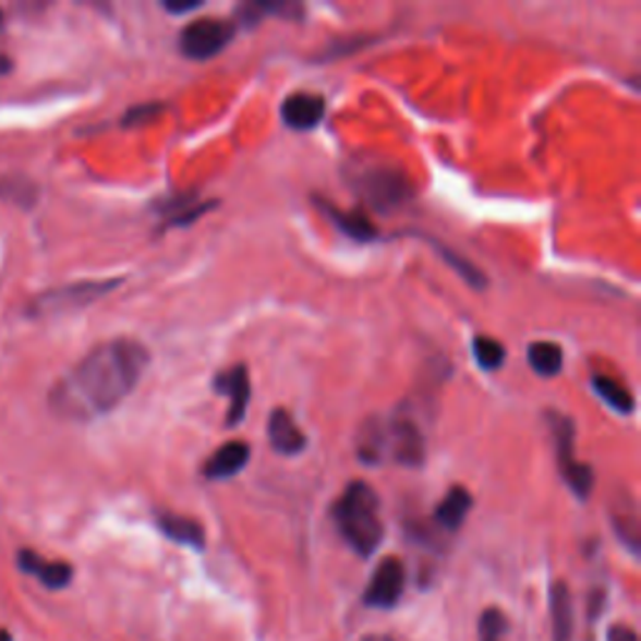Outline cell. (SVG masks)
<instances>
[{
	"mask_svg": "<svg viewBox=\"0 0 641 641\" xmlns=\"http://www.w3.org/2000/svg\"><path fill=\"white\" fill-rule=\"evenodd\" d=\"M249 457H251V449L246 442H231L221 446V449H218L214 457L204 463V471H201V474L210 481L231 479L239 474V471L246 469Z\"/></svg>",
	"mask_w": 641,
	"mask_h": 641,
	"instance_id": "cell-11",
	"label": "cell"
},
{
	"mask_svg": "<svg viewBox=\"0 0 641 641\" xmlns=\"http://www.w3.org/2000/svg\"><path fill=\"white\" fill-rule=\"evenodd\" d=\"M384 451H389L396 463L403 467H421L424 463V438L413 421L396 419L389 428L382 426Z\"/></svg>",
	"mask_w": 641,
	"mask_h": 641,
	"instance_id": "cell-7",
	"label": "cell"
},
{
	"mask_svg": "<svg viewBox=\"0 0 641 641\" xmlns=\"http://www.w3.org/2000/svg\"><path fill=\"white\" fill-rule=\"evenodd\" d=\"M268 438H271L274 449L283 457H297L306 449V436L293 424L291 413L283 409H276L268 419Z\"/></svg>",
	"mask_w": 641,
	"mask_h": 641,
	"instance_id": "cell-13",
	"label": "cell"
},
{
	"mask_svg": "<svg viewBox=\"0 0 641 641\" xmlns=\"http://www.w3.org/2000/svg\"><path fill=\"white\" fill-rule=\"evenodd\" d=\"M0 28H3V13H0Z\"/></svg>",
	"mask_w": 641,
	"mask_h": 641,
	"instance_id": "cell-29",
	"label": "cell"
},
{
	"mask_svg": "<svg viewBox=\"0 0 641 641\" xmlns=\"http://www.w3.org/2000/svg\"><path fill=\"white\" fill-rule=\"evenodd\" d=\"M19 567L31 573V577L40 579V584L48 586V589H63L71 584L73 579V569L69 567V564L63 561H46L44 556H38L36 552L31 549H23L19 554Z\"/></svg>",
	"mask_w": 641,
	"mask_h": 641,
	"instance_id": "cell-12",
	"label": "cell"
},
{
	"mask_svg": "<svg viewBox=\"0 0 641 641\" xmlns=\"http://www.w3.org/2000/svg\"><path fill=\"white\" fill-rule=\"evenodd\" d=\"M469 509H471V494L467 492V488L453 486L451 492L444 496V501L438 504L436 521L446 531H457L463 524V519H467Z\"/></svg>",
	"mask_w": 641,
	"mask_h": 641,
	"instance_id": "cell-16",
	"label": "cell"
},
{
	"mask_svg": "<svg viewBox=\"0 0 641 641\" xmlns=\"http://www.w3.org/2000/svg\"><path fill=\"white\" fill-rule=\"evenodd\" d=\"M158 111H160V106H154V104H148V106H136V108H133V111H129V116L123 118V125H136V123H143V118L156 116Z\"/></svg>",
	"mask_w": 641,
	"mask_h": 641,
	"instance_id": "cell-23",
	"label": "cell"
},
{
	"mask_svg": "<svg viewBox=\"0 0 641 641\" xmlns=\"http://www.w3.org/2000/svg\"><path fill=\"white\" fill-rule=\"evenodd\" d=\"M529 364L536 371L539 376L552 378L561 371L564 366V353L556 343L552 341H536L529 346Z\"/></svg>",
	"mask_w": 641,
	"mask_h": 641,
	"instance_id": "cell-18",
	"label": "cell"
},
{
	"mask_svg": "<svg viewBox=\"0 0 641 641\" xmlns=\"http://www.w3.org/2000/svg\"><path fill=\"white\" fill-rule=\"evenodd\" d=\"M552 627L554 641H571L573 637V604L569 586L556 581L552 586Z\"/></svg>",
	"mask_w": 641,
	"mask_h": 641,
	"instance_id": "cell-14",
	"label": "cell"
},
{
	"mask_svg": "<svg viewBox=\"0 0 641 641\" xmlns=\"http://www.w3.org/2000/svg\"><path fill=\"white\" fill-rule=\"evenodd\" d=\"M146 346L133 339L106 341L86 353L48 394L56 416L65 421H93L121 407L136 389L148 366Z\"/></svg>",
	"mask_w": 641,
	"mask_h": 641,
	"instance_id": "cell-1",
	"label": "cell"
},
{
	"mask_svg": "<svg viewBox=\"0 0 641 641\" xmlns=\"http://www.w3.org/2000/svg\"><path fill=\"white\" fill-rule=\"evenodd\" d=\"M13 69V63H11V58H5V56H0V75H5L8 71Z\"/></svg>",
	"mask_w": 641,
	"mask_h": 641,
	"instance_id": "cell-26",
	"label": "cell"
},
{
	"mask_svg": "<svg viewBox=\"0 0 641 641\" xmlns=\"http://www.w3.org/2000/svg\"><path fill=\"white\" fill-rule=\"evenodd\" d=\"M609 641H637L634 629L624 627V624H614L609 629Z\"/></svg>",
	"mask_w": 641,
	"mask_h": 641,
	"instance_id": "cell-24",
	"label": "cell"
},
{
	"mask_svg": "<svg viewBox=\"0 0 641 641\" xmlns=\"http://www.w3.org/2000/svg\"><path fill=\"white\" fill-rule=\"evenodd\" d=\"M361 641H394V639H389V637H384V634H371V637H364Z\"/></svg>",
	"mask_w": 641,
	"mask_h": 641,
	"instance_id": "cell-27",
	"label": "cell"
},
{
	"mask_svg": "<svg viewBox=\"0 0 641 641\" xmlns=\"http://www.w3.org/2000/svg\"><path fill=\"white\" fill-rule=\"evenodd\" d=\"M403 581H407V571H403V564L399 559H384L378 564L374 577H371L364 602L374 609H391V606L399 604L403 594Z\"/></svg>",
	"mask_w": 641,
	"mask_h": 641,
	"instance_id": "cell-6",
	"label": "cell"
},
{
	"mask_svg": "<svg viewBox=\"0 0 641 641\" xmlns=\"http://www.w3.org/2000/svg\"><path fill=\"white\" fill-rule=\"evenodd\" d=\"M198 5H201L198 0H191V3H166V11H168V13H176V15H179V13L196 11Z\"/></svg>",
	"mask_w": 641,
	"mask_h": 641,
	"instance_id": "cell-25",
	"label": "cell"
},
{
	"mask_svg": "<svg viewBox=\"0 0 641 641\" xmlns=\"http://www.w3.org/2000/svg\"><path fill=\"white\" fill-rule=\"evenodd\" d=\"M438 253H442V256L446 258V264H451L453 268H457V271L463 276V281H469L474 286H484V274H479L476 268L469 264V261H463L461 256H457V253H451L449 249H444V246H438Z\"/></svg>",
	"mask_w": 641,
	"mask_h": 641,
	"instance_id": "cell-22",
	"label": "cell"
},
{
	"mask_svg": "<svg viewBox=\"0 0 641 641\" xmlns=\"http://www.w3.org/2000/svg\"><path fill=\"white\" fill-rule=\"evenodd\" d=\"M378 496L364 481L346 486L334 506V521L343 542L359 556H371L384 539V524L378 519Z\"/></svg>",
	"mask_w": 641,
	"mask_h": 641,
	"instance_id": "cell-2",
	"label": "cell"
},
{
	"mask_svg": "<svg viewBox=\"0 0 641 641\" xmlns=\"http://www.w3.org/2000/svg\"><path fill=\"white\" fill-rule=\"evenodd\" d=\"M364 191L374 206L391 208L409 196V183L399 173L374 171L364 179Z\"/></svg>",
	"mask_w": 641,
	"mask_h": 641,
	"instance_id": "cell-10",
	"label": "cell"
},
{
	"mask_svg": "<svg viewBox=\"0 0 641 641\" xmlns=\"http://www.w3.org/2000/svg\"><path fill=\"white\" fill-rule=\"evenodd\" d=\"M549 424L556 444V461H559V471L564 481L579 499H586L594 488V471L586 463L573 459V424L571 419L561 416V413H549Z\"/></svg>",
	"mask_w": 641,
	"mask_h": 641,
	"instance_id": "cell-3",
	"label": "cell"
},
{
	"mask_svg": "<svg viewBox=\"0 0 641 641\" xmlns=\"http://www.w3.org/2000/svg\"><path fill=\"white\" fill-rule=\"evenodd\" d=\"M326 113V100L316 93H293L283 100L281 118L293 131H311L320 123Z\"/></svg>",
	"mask_w": 641,
	"mask_h": 641,
	"instance_id": "cell-8",
	"label": "cell"
},
{
	"mask_svg": "<svg viewBox=\"0 0 641 641\" xmlns=\"http://www.w3.org/2000/svg\"><path fill=\"white\" fill-rule=\"evenodd\" d=\"M474 356L476 364L486 371H494L504 364L506 351L499 341L488 339V336H476L474 339Z\"/></svg>",
	"mask_w": 641,
	"mask_h": 641,
	"instance_id": "cell-20",
	"label": "cell"
},
{
	"mask_svg": "<svg viewBox=\"0 0 641 641\" xmlns=\"http://www.w3.org/2000/svg\"><path fill=\"white\" fill-rule=\"evenodd\" d=\"M118 283L121 281L113 278V281H83V283L63 286V289L48 291V293H44V297L33 299L28 311L33 316L65 314V311L81 309V306H86V303H93L96 299L106 297V293L113 291Z\"/></svg>",
	"mask_w": 641,
	"mask_h": 641,
	"instance_id": "cell-5",
	"label": "cell"
},
{
	"mask_svg": "<svg viewBox=\"0 0 641 641\" xmlns=\"http://www.w3.org/2000/svg\"><path fill=\"white\" fill-rule=\"evenodd\" d=\"M235 25L229 21L204 19L189 23L179 36V48L191 61H208L231 44Z\"/></svg>",
	"mask_w": 641,
	"mask_h": 641,
	"instance_id": "cell-4",
	"label": "cell"
},
{
	"mask_svg": "<svg viewBox=\"0 0 641 641\" xmlns=\"http://www.w3.org/2000/svg\"><path fill=\"white\" fill-rule=\"evenodd\" d=\"M506 634V617L499 609H486L479 619L481 641H501Z\"/></svg>",
	"mask_w": 641,
	"mask_h": 641,
	"instance_id": "cell-21",
	"label": "cell"
},
{
	"mask_svg": "<svg viewBox=\"0 0 641 641\" xmlns=\"http://www.w3.org/2000/svg\"><path fill=\"white\" fill-rule=\"evenodd\" d=\"M592 384H594V391L602 396V401L609 403L614 411H619V413L634 411V394H631L621 382H617V378L596 374L592 378Z\"/></svg>",
	"mask_w": 641,
	"mask_h": 641,
	"instance_id": "cell-19",
	"label": "cell"
},
{
	"mask_svg": "<svg viewBox=\"0 0 641 641\" xmlns=\"http://www.w3.org/2000/svg\"><path fill=\"white\" fill-rule=\"evenodd\" d=\"M216 391L229 396L231 399V409H229V426H235L239 421H243L249 409V399H251V384H249V368L239 364L223 374L216 376Z\"/></svg>",
	"mask_w": 641,
	"mask_h": 641,
	"instance_id": "cell-9",
	"label": "cell"
},
{
	"mask_svg": "<svg viewBox=\"0 0 641 641\" xmlns=\"http://www.w3.org/2000/svg\"><path fill=\"white\" fill-rule=\"evenodd\" d=\"M158 529L164 531L168 539H173V542L193 546V549H204V544H206L204 527H198L193 519L176 517V513H160Z\"/></svg>",
	"mask_w": 641,
	"mask_h": 641,
	"instance_id": "cell-15",
	"label": "cell"
},
{
	"mask_svg": "<svg viewBox=\"0 0 641 641\" xmlns=\"http://www.w3.org/2000/svg\"><path fill=\"white\" fill-rule=\"evenodd\" d=\"M318 206L326 210V216L331 218V221L339 226V229L346 233V235H351V239H356V241H371L376 235V229H374V223L368 221L366 216H361V214H356V210H339L336 206H331L328 204V201H318Z\"/></svg>",
	"mask_w": 641,
	"mask_h": 641,
	"instance_id": "cell-17",
	"label": "cell"
},
{
	"mask_svg": "<svg viewBox=\"0 0 641 641\" xmlns=\"http://www.w3.org/2000/svg\"><path fill=\"white\" fill-rule=\"evenodd\" d=\"M0 641H13V639H11V634H8V631L0 629Z\"/></svg>",
	"mask_w": 641,
	"mask_h": 641,
	"instance_id": "cell-28",
	"label": "cell"
}]
</instances>
